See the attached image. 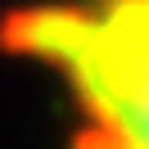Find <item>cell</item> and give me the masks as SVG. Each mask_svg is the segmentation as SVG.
I'll return each mask as SVG.
<instances>
[{"label": "cell", "mask_w": 149, "mask_h": 149, "mask_svg": "<svg viewBox=\"0 0 149 149\" xmlns=\"http://www.w3.org/2000/svg\"><path fill=\"white\" fill-rule=\"evenodd\" d=\"M0 50L63 91V149H149V0H36L0 18Z\"/></svg>", "instance_id": "obj_1"}]
</instances>
